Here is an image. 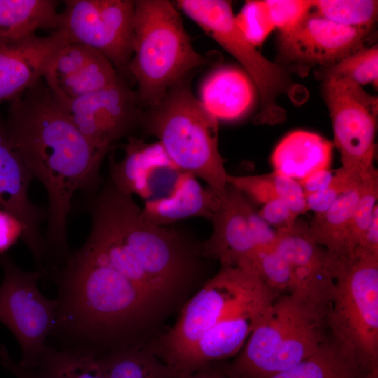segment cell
Instances as JSON below:
<instances>
[{
    "label": "cell",
    "instance_id": "1",
    "mask_svg": "<svg viewBox=\"0 0 378 378\" xmlns=\"http://www.w3.org/2000/svg\"><path fill=\"white\" fill-rule=\"evenodd\" d=\"M4 120L13 145L46 189V265L59 267L71 253L67 220L74 195L88 197L98 191L104 183L102 162L111 150L97 148L85 138L43 79L10 102Z\"/></svg>",
    "mask_w": 378,
    "mask_h": 378
},
{
    "label": "cell",
    "instance_id": "2",
    "mask_svg": "<svg viewBox=\"0 0 378 378\" xmlns=\"http://www.w3.org/2000/svg\"><path fill=\"white\" fill-rule=\"evenodd\" d=\"M83 202L91 219L83 246L104 262L101 283L108 300L127 321L160 328L190 297L146 271L96 195Z\"/></svg>",
    "mask_w": 378,
    "mask_h": 378
},
{
    "label": "cell",
    "instance_id": "3",
    "mask_svg": "<svg viewBox=\"0 0 378 378\" xmlns=\"http://www.w3.org/2000/svg\"><path fill=\"white\" fill-rule=\"evenodd\" d=\"M132 55L128 72L141 106L150 108L176 84L214 59L192 46L182 19L167 0L134 1Z\"/></svg>",
    "mask_w": 378,
    "mask_h": 378
},
{
    "label": "cell",
    "instance_id": "4",
    "mask_svg": "<svg viewBox=\"0 0 378 378\" xmlns=\"http://www.w3.org/2000/svg\"><path fill=\"white\" fill-rule=\"evenodd\" d=\"M328 307L302 295H279L227 363L230 377L269 378L313 355L328 338Z\"/></svg>",
    "mask_w": 378,
    "mask_h": 378
},
{
    "label": "cell",
    "instance_id": "5",
    "mask_svg": "<svg viewBox=\"0 0 378 378\" xmlns=\"http://www.w3.org/2000/svg\"><path fill=\"white\" fill-rule=\"evenodd\" d=\"M188 77L155 106L143 111L141 124L154 135L172 163L223 195L227 186L218 149V120L192 93Z\"/></svg>",
    "mask_w": 378,
    "mask_h": 378
},
{
    "label": "cell",
    "instance_id": "6",
    "mask_svg": "<svg viewBox=\"0 0 378 378\" xmlns=\"http://www.w3.org/2000/svg\"><path fill=\"white\" fill-rule=\"evenodd\" d=\"M176 4L245 70L259 99V109L253 119L255 124L274 125L285 120L286 110L278 104L280 96H288L298 103L305 98L304 88L293 75L306 67L274 63L260 53L237 27L230 1L178 0Z\"/></svg>",
    "mask_w": 378,
    "mask_h": 378
},
{
    "label": "cell",
    "instance_id": "7",
    "mask_svg": "<svg viewBox=\"0 0 378 378\" xmlns=\"http://www.w3.org/2000/svg\"><path fill=\"white\" fill-rule=\"evenodd\" d=\"M328 336L364 373L378 370V255L354 253L337 266Z\"/></svg>",
    "mask_w": 378,
    "mask_h": 378
},
{
    "label": "cell",
    "instance_id": "8",
    "mask_svg": "<svg viewBox=\"0 0 378 378\" xmlns=\"http://www.w3.org/2000/svg\"><path fill=\"white\" fill-rule=\"evenodd\" d=\"M264 284L237 267L220 270L185 303L170 330L148 346L176 374L202 337Z\"/></svg>",
    "mask_w": 378,
    "mask_h": 378
},
{
    "label": "cell",
    "instance_id": "9",
    "mask_svg": "<svg viewBox=\"0 0 378 378\" xmlns=\"http://www.w3.org/2000/svg\"><path fill=\"white\" fill-rule=\"evenodd\" d=\"M4 277L0 285V322L18 340L22 351L19 364L34 369L49 349L57 316V302L40 291L38 283L44 278L37 270L20 268L6 253L0 254Z\"/></svg>",
    "mask_w": 378,
    "mask_h": 378
},
{
    "label": "cell",
    "instance_id": "10",
    "mask_svg": "<svg viewBox=\"0 0 378 378\" xmlns=\"http://www.w3.org/2000/svg\"><path fill=\"white\" fill-rule=\"evenodd\" d=\"M57 29L69 41L102 54L118 73L128 72L132 55L134 1L66 0Z\"/></svg>",
    "mask_w": 378,
    "mask_h": 378
},
{
    "label": "cell",
    "instance_id": "11",
    "mask_svg": "<svg viewBox=\"0 0 378 378\" xmlns=\"http://www.w3.org/2000/svg\"><path fill=\"white\" fill-rule=\"evenodd\" d=\"M323 81L341 167L365 173L374 167L377 97L347 79L330 78Z\"/></svg>",
    "mask_w": 378,
    "mask_h": 378
},
{
    "label": "cell",
    "instance_id": "12",
    "mask_svg": "<svg viewBox=\"0 0 378 378\" xmlns=\"http://www.w3.org/2000/svg\"><path fill=\"white\" fill-rule=\"evenodd\" d=\"M52 94L79 131L99 148L111 150L116 140L131 136L141 124L143 111L136 92L120 75L111 84L76 99Z\"/></svg>",
    "mask_w": 378,
    "mask_h": 378
},
{
    "label": "cell",
    "instance_id": "13",
    "mask_svg": "<svg viewBox=\"0 0 378 378\" xmlns=\"http://www.w3.org/2000/svg\"><path fill=\"white\" fill-rule=\"evenodd\" d=\"M372 29L344 26L311 11L292 29L280 32L279 60L283 65L327 67L365 46Z\"/></svg>",
    "mask_w": 378,
    "mask_h": 378
},
{
    "label": "cell",
    "instance_id": "14",
    "mask_svg": "<svg viewBox=\"0 0 378 378\" xmlns=\"http://www.w3.org/2000/svg\"><path fill=\"white\" fill-rule=\"evenodd\" d=\"M34 177L13 145L0 115V209L15 216L23 225L21 239L27 246L38 270L44 272L46 248L41 223L46 220V210L29 197Z\"/></svg>",
    "mask_w": 378,
    "mask_h": 378
},
{
    "label": "cell",
    "instance_id": "15",
    "mask_svg": "<svg viewBox=\"0 0 378 378\" xmlns=\"http://www.w3.org/2000/svg\"><path fill=\"white\" fill-rule=\"evenodd\" d=\"M279 295L262 284L240 306L207 331L184 361L178 377L239 353Z\"/></svg>",
    "mask_w": 378,
    "mask_h": 378
},
{
    "label": "cell",
    "instance_id": "16",
    "mask_svg": "<svg viewBox=\"0 0 378 378\" xmlns=\"http://www.w3.org/2000/svg\"><path fill=\"white\" fill-rule=\"evenodd\" d=\"M69 41L61 29L45 36L0 39V102L14 101L43 79L52 59Z\"/></svg>",
    "mask_w": 378,
    "mask_h": 378
},
{
    "label": "cell",
    "instance_id": "17",
    "mask_svg": "<svg viewBox=\"0 0 378 378\" xmlns=\"http://www.w3.org/2000/svg\"><path fill=\"white\" fill-rule=\"evenodd\" d=\"M274 249L290 265L298 295L328 304L335 264L328 251L311 237L309 224L298 219L290 228L277 231Z\"/></svg>",
    "mask_w": 378,
    "mask_h": 378
},
{
    "label": "cell",
    "instance_id": "18",
    "mask_svg": "<svg viewBox=\"0 0 378 378\" xmlns=\"http://www.w3.org/2000/svg\"><path fill=\"white\" fill-rule=\"evenodd\" d=\"M251 202L227 184L211 215L213 230L199 246L203 258L218 260L221 267H239L258 250L248 221Z\"/></svg>",
    "mask_w": 378,
    "mask_h": 378
},
{
    "label": "cell",
    "instance_id": "19",
    "mask_svg": "<svg viewBox=\"0 0 378 378\" xmlns=\"http://www.w3.org/2000/svg\"><path fill=\"white\" fill-rule=\"evenodd\" d=\"M119 75L102 54L69 41L52 59L43 79L54 95L72 99L111 84Z\"/></svg>",
    "mask_w": 378,
    "mask_h": 378
},
{
    "label": "cell",
    "instance_id": "20",
    "mask_svg": "<svg viewBox=\"0 0 378 378\" xmlns=\"http://www.w3.org/2000/svg\"><path fill=\"white\" fill-rule=\"evenodd\" d=\"M255 92L253 82L245 72L223 66L205 78L200 87L199 99L218 121H230L238 120L250 111Z\"/></svg>",
    "mask_w": 378,
    "mask_h": 378
},
{
    "label": "cell",
    "instance_id": "21",
    "mask_svg": "<svg viewBox=\"0 0 378 378\" xmlns=\"http://www.w3.org/2000/svg\"><path fill=\"white\" fill-rule=\"evenodd\" d=\"M127 138L124 157L115 161L112 154L109 158L108 178L120 191L146 198L153 172L174 164L158 141L148 144L132 135Z\"/></svg>",
    "mask_w": 378,
    "mask_h": 378
},
{
    "label": "cell",
    "instance_id": "22",
    "mask_svg": "<svg viewBox=\"0 0 378 378\" xmlns=\"http://www.w3.org/2000/svg\"><path fill=\"white\" fill-rule=\"evenodd\" d=\"M332 144L321 135L298 130L286 135L276 146L271 162L274 171L302 181L310 174L329 169Z\"/></svg>",
    "mask_w": 378,
    "mask_h": 378
},
{
    "label": "cell",
    "instance_id": "23",
    "mask_svg": "<svg viewBox=\"0 0 378 378\" xmlns=\"http://www.w3.org/2000/svg\"><path fill=\"white\" fill-rule=\"evenodd\" d=\"M193 177L186 174L172 195L146 202L143 218L158 225L190 216L211 219L220 195L210 188L204 189Z\"/></svg>",
    "mask_w": 378,
    "mask_h": 378
},
{
    "label": "cell",
    "instance_id": "24",
    "mask_svg": "<svg viewBox=\"0 0 378 378\" xmlns=\"http://www.w3.org/2000/svg\"><path fill=\"white\" fill-rule=\"evenodd\" d=\"M360 182L342 195L325 212L314 216L309 224L312 239L323 247L336 263L353 256L348 251L347 237L360 195Z\"/></svg>",
    "mask_w": 378,
    "mask_h": 378
},
{
    "label": "cell",
    "instance_id": "25",
    "mask_svg": "<svg viewBox=\"0 0 378 378\" xmlns=\"http://www.w3.org/2000/svg\"><path fill=\"white\" fill-rule=\"evenodd\" d=\"M55 0H0V39L17 41L39 29L56 30L59 22Z\"/></svg>",
    "mask_w": 378,
    "mask_h": 378
},
{
    "label": "cell",
    "instance_id": "26",
    "mask_svg": "<svg viewBox=\"0 0 378 378\" xmlns=\"http://www.w3.org/2000/svg\"><path fill=\"white\" fill-rule=\"evenodd\" d=\"M106 378H178L148 344L97 356Z\"/></svg>",
    "mask_w": 378,
    "mask_h": 378
},
{
    "label": "cell",
    "instance_id": "27",
    "mask_svg": "<svg viewBox=\"0 0 378 378\" xmlns=\"http://www.w3.org/2000/svg\"><path fill=\"white\" fill-rule=\"evenodd\" d=\"M358 364L330 339L311 356L269 378H360Z\"/></svg>",
    "mask_w": 378,
    "mask_h": 378
},
{
    "label": "cell",
    "instance_id": "28",
    "mask_svg": "<svg viewBox=\"0 0 378 378\" xmlns=\"http://www.w3.org/2000/svg\"><path fill=\"white\" fill-rule=\"evenodd\" d=\"M33 370L38 378H106L97 356L52 346Z\"/></svg>",
    "mask_w": 378,
    "mask_h": 378
},
{
    "label": "cell",
    "instance_id": "29",
    "mask_svg": "<svg viewBox=\"0 0 378 378\" xmlns=\"http://www.w3.org/2000/svg\"><path fill=\"white\" fill-rule=\"evenodd\" d=\"M237 267L253 274L267 287L279 295H298L290 265L274 248L257 251Z\"/></svg>",
    "mask_w": 378,
    "mask_h": 378
},
{
    "label": "cell",
    "instance_id": "30",
    "mask_svg": "<svg viewBox=\"0 0 378 378\" xmlns=\"http://www.w3.org/2000/svg\"><path fill=\"white\" fill-rule=\"evenodd\" d=\"M314 13L334 22L355 28L372 29L377 19L374 0H314Z\"/></svg>",
    "mask_w": 378,
    "mask_h": 378
},
{
    "label": "cell",
    "instance_id": "31",
    "mask_svg": "<svg viewBox=\"0 0 378 378\" xmlns=\"http://www.w3.org/2000/svg\"><path fill=\"white\" fill-rule=\"evenodd\" d=\"M318 76L323 80L330 78H344L360 86L369 83L377 85V45L362 47L339 62L322 68Z\"/></svg>",
    "mask_w": 378,
    "mask_h": 378
},
{
    "label": "cell",
    "instance_id": "32",
    "mask_svg": "<svg viewBox=\"0 0 378 378\" xmlns=\"http://www.w3.org/2000/svg\"><path fill=\"white\" fill-rule=\"evenodd\" d=\"M378 172L374 167L368 170L360 182V191L351 218L347 248L353 255L369 227L375 210L378 208Z\"/></svg>",
    "mask_w": 378,
    "mask_h": 378
},
{
    "label": "cell",
    "instance_id": "33",
    "mask_svg": "<svg viewBox=\"0 0 378 378\" xmlns=\"http://www.w3.org/2000/svg\"><path fill=\"white\" fill-rule=\"evenodd\" d=\"M234 19L241 32L255 47L275 29L265 1H247Z\"/></svg>",
    "mask_w": 378,
    "mask_h": 378
},
{
    "label": "cell",
    "instance_id": "34",
    "mask_svg": "<svg viewBox=\"0 0 378 378\" xmlns=\"http://www.w3.org/2000/svg\"><path fill=\"white\" fill-rule=\"evenodd\" d=\"M365 173L340 167L335 172L332 181L326 189L306 197L309 211H312L314 216L323 214L342 195L357 186Z\"/></svg>",
    "mask_w": 378,
    "mask_h": 378
},
{
    "label": "cell",
    "instance_id": "35",
    "mask_svg": "<svg viewBox=\"0 0 378 378\" xmlns=\"http://www.w3.org/2000/svg\"><path fill=\"white\" fill-rule=\"evenodd\" d=\"M275 28L280 32L292 29L312 10L313 0H267L265 1Z\"/></svg>",
    "mask_w": 378,
    "mask_h": 378
},
{
    "label": "cell",
    "instance_id": "36",
    "mask_svg": "<svg viewBox=\"0 0 378 378\" xmlns=\"http://www.w3.org/2000/svg\"><path fill=\"white\" fill-rule=\"evenodd\" d=\"M264 175L272 186L277 198L294 213L299 216L309 211L305 195L298 181L274 170Z\"/></svg>",
    "mask_w": 378,
    "mask_h": 378
},
{
    "label": "cell",
    "instance_id": "37",
    "mask_svg": "<svg viewBox=\"0 0 378 378\" xmlns=\"http://www.w3.org/2000/svg\"><path fill=\"white\" fill-rule=\"evenodd\" d=\"M227 184L262 205L278 199L264 174L239 176L228 174Z\"/></svg>",
    "mask_w": 378,
    "mask_h": 378
},
{
    "label": "cell",
    "instance_id": "38",
    "mask_svg": "<svg viewBox=\"0 0 378 378\" xmlns=\"http://www.w3.org/2000/svg\"><path fill=\"white\" fill-rule=\"evenodd\" d=\"M258 214L276 231L290 228L298 219V215L279 199L263 204Z\"/></svg>",
    "mask_w": 378,
    "mask_h": 378
},
{
    "label": "cell",
    "instance_id": "39",
    "mask_svg": "<svg viewBox=\"0 0 378 378\" xmlns=\"http://www.w3.org/2000/svg\"><path fill=\"white\" fill-rule=\"evenodd\" d=\"M248 221L258 250L274 248L277 231L260 216L252 205L248 209Z\"/></svg>",
    "mask_w": 378,
    "mask_h": 378
},
{
    "label": "cell",
    "instance_id": "40",
    "mask_svg": "<svg viewBox=\"0 0 378 378\" xmlns=\"http://www.w3.org/2000/svg\"><path fill=\"white\" fill-rule=\"evenodd\" d=\"M24 232L22 223L13 215L0 209V254L21 239Z\"/></svg>",
    "mask_w": 378,
    "mask_h": 378
},
{
    "label": "cell",
    "instance_id": "41",
    "mask_svg": "<svg viewBox=\"0 0 378 378\" xmlns=\"http://www.w3.org/2000/svg\"><path fill=\"white\" fill-rule=\"evenodd\" d=\"M334 173L330 169L317 171L299 181L305 197L326 189L333 178Z\"/></svg>",
    "mask_w": 378,
    "mask_h": 378
},
{
    "label": "cell",
    "instance_id": "42",
    "mask_svg": "<svg viewBox=\"0 0 378 378\" xmlns=\"http://www.w3.org/2000/svg\"><path fill=\"white\" fill-rule=\"evenodd\" d=\"M354 253L378 255V208L375 210L371 223Z\"/></svg>",
    "mask_w": 378,
    "mask_h": 378
},
{
    "label": "cell",
    "instance_id": "43",
    "mask_svg": "<svg viewBox=\"0 0 378 378\" xmlns=\"http://www.w3.org/2000/svg\"><path fill=\"white\" fill-rule=\"evenodd\" d=\"M181 378H232L224 360L207 363Z\"/></svg>",
    "mask_w": 378,
    "mask_h": 378
},
{
    "label": "cell",
    "instance_id": "44",
    "mask_svg": "<svg viewBox=\"0 0 378 378\" xmlns=\"http://www.w3.org/2000/svg\"><path fill=\"white\" fill-rule=\"evenodd\" d=\"M12 374L16 378H38L34 370L20 365L13 369Z\"/></svg>",
    "mask_w": 378,
    "mask_h": 378
},
{
    "label": "cell",
    "instance_id": "45",
    "mask_svg": "<svg viewBox=\"0 0 378 378\" xmlns=\"http://www.w3.org/2000/svg\"><path fill=\"white\" fill-rule=\"evenodd\" d=\"M360 378H378V370L363 374Z\"/></svg>",
    "mask_w": 378,
    "mask_h": 378
}]
</instances>
